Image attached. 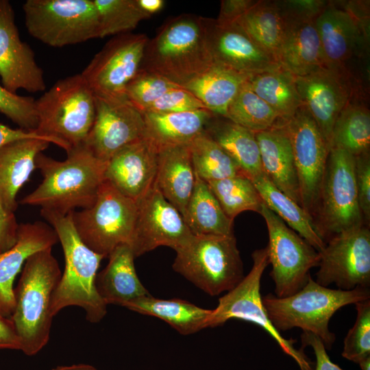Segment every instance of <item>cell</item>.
I'll return each mask as SVG.
<instances>
[{
  "mask_svg": "<svg viewBox=\"0 0 370 370\" xmlns=\"http://www.w3.org/2000/svg\"><path fill=\"white\" fill-rule=\"evenodd\" d=\"M66 153L62 161L42 153L37 156L36 167L42 180L21 200V204L40 206L62 215L93 205L105 180L106 162L96 158L84 145Z\"/></svg>",
  "mask_w": 370,
  "mask_h": 370,
  "instance_id": "1",
  "label": "cell"
},
{
  "mask_svg": "<svg viewBox=\"0 0 370 370\" xmlns=\"http://www.w3.org/2000/svg\"><path fill=\"white\" fill-rule=\"evenodd\" d=\"M208 18L184 14L166 21L146 45L141 69L180 85L213 64L207 41Z\"/></svg>",
  "mask_w": 370,
  "mask_h": 370,
  "instance_id": "2",
  "label": "cell"
},
{
  "mask_svg": "<svg viewBox=\"0 0 370 370\" xmlns=\"http://www.w3.org/2000/svg\"><path fill=\"white\" fill-rule=\"evenodd\" d=\"M62 273L58 262L47 248L31 255L26 260L14 290V307L10 317L27 356L38 354L47 344L53 316L52 296Z\"/></svg>",
  "mask_w": 370,
  "mask_h": 370,
  "instance_id": "3",
  "label": "cell"
},
{
  "mask_svg": "<svg viewBox=\"0 0 370 370\" xmlns=\"http://www.w3.org/2000/svg\"><path fill=\"white\" fill-rule=\"evenodd\" d=\"M40 214L55 230L65 260V268L54 291L51 310L53 316L71 306L81 307L90 323L99 322L107 312V305L96 288V277L104 258L87 247L74 227L71 212L62 215L46 210Z\"/></svg>",
  "mask_w": 370,
  "mask_h": 370,
  "instance_id": "4",
  "label": "cell"
},
{
  "mask_svg": "<svg viewBox=\"0 0 370 370\" xmlns=\"http://www.w3.org/2000/svg\"><path fill=\"white\" fill-rule=\"evenodd\" d=\"M369 299V288L332 289L320 285L310 277L293 295L278 297L270 293L262 297V304L278 331L300 328L318 336L325 349H330L336 339L329 329L333 314L346 305Z\"/></svg>",
  "mask_w": 370,
  "mask_h": 370,
  "instance_id": "5",
  "label": "cell"
},
{
  "mask_svg": "<svg viewBox=\"0 0 370 370\" xmlns=\"http://www.w3.org/2000/svg\"><path fill=\"white\" fill-rule=\"evenodd\" d=\"M36 132L58 140L66 152L83 145L95 116V95L81 73L58 80L35 100Z\"/></svg>",
  "mask_w": 370,
  "mask_h": 370,
  "instance_id": "6",
  "label": "cell"
},
{
  "mask_svg": "<svg viewBox=\"0 0 370 370\" xmlns=\"http://www.w3.org/2000/svg\"><path fill=\"white\" fill-rule=\"evenodd\" d=\"M175 251L173 270L210 296L231 291L244 278L234 235H194Z\"/></svg>",
  "mask_w": 370,
  "mask_h": 370,
  "instance_id": "7",
  "label": "cell"
},
{
  "mask_svg": "<svg viewBox=\"0 0 370 370\" xmlns=\"http://www.w3.org/2000/svg\"><path fill=\"white\" fill-rule=\"evenodd\" d=\"M28 33L52 47L100 38L93 0H27L23 5Z\"/></svg>",
  "mask_w": 370,
  "mask_h": 370,
  "instance_id": "8",
  "label": "cell"
},
{
  "mask_svg": "<svg viewBox=\"0 0 370 370\" xmlns=\"http://www.w3.org/2000/svg\"><path fill=\"white\" fill-rule=\"evenodd\" d=\"M354 167V156L341 149H330L314 219L325 243L333 236L365 224L358 204Z\"/></svg>",
  "mask_w": 370,
  "mask_h": 370,
  "instance_id": "9",
  "label": "cell"
},
{
  "mask_svg": "<svg viewBox=\"0 0 370 370\" xmlns=\"http://www.w3.org/2000/svg\"><path fill=\"white\" fill-rule=\"evenodd\" d=\"M137 210L135 201L105 180L93 205L74 210L71 218L84 243L105 258L120 245H130Z\"/></svg>",
  "mask_w": 370,
  "mask_h": 370,
  "instance_id": "10",
  "label": "cell"
},
{
  "mask_svg": "<svg viewBox=\"0 0 370 370\" xmlns=\"http://www.w3.org/2000/svg\"><path fill=\"white\" fill-rule=\"evenodd\" d=\"M253 264L249 273L231 291L219 299L217 306L212 310L206 323L207 328H214L232 319L255 323L267 331L282 350L293 358L301 370H313L312 363L302 349L294 346L295 340L282 336L271 322L262 304L260 281L269 264L267 247L255 250Z\"/></svg>",
  "mask_w": 370,
  "mask_h": 370,
  "instance_id": "11",
  "label": "cell"
},
{
  "mask_svg": "<svg viewBox=\"0 0 370 370\" xmlns=\"http://www.w3.org/2000/svg\"><path fill=\"white\" fill-rule=\"evenodd\" d=\"M369 8L363 1H328L315 18L327 68L349 71L348 62L367 53Z\"/></svg>",
  "mask_w": 370,
  "mask_h": 370,
  "instance_id": "12",
  "label": "cell"
},
{
  "mask_svg": "<svg viewBox=\"0 0 370 370\" xmlns=\"http://www.w3.org/2000/svg\"><path fill=\"white\" fill-rule=\"evenodd\" d=\"M259 214L268 230L267 248L272 266L270 275L275 284V295H292L307 283L311 277L310 269L319 266V252L264 203Z\"/></svg>",
  "mask_w": 370,
  "mask_h": 370,
  "instance_id": "13",
  "label": "cell"
},
{
  "mask_svg": "<svg viewBox=\"0 0 370 370\" xmlns=\"http://www.w3.org/2000/svg\"><path fill=\"white\" fill-rule=\"evenodd\" d=\"M148 41L145 34L116 35L95 55L81 75L95 97L127 101L126 87L140 69Z\"/></svg>",
  "mask_w": 370,
  "mask_h": 370,
  "instance_id": "14",
  "label": "cell"
},
{
  "mask_svg": "<svg viewBox=\"0 0 370 370\" xmlns=\"http://www.w3.org/2000/svg\"><path fill=\"white\" fill-rule=\"evenodd\" d=\"M284 126L292 146L301 206L314 220L330 147L304 106L297 110Z\"/></svg>",
  "mask_w": 370,
  "mask_h": 370,
  "instance_id": "15",
  "label": "cell"
},
{
  "mask_svg": "<svg viewBox=\"0 0 370 370\" xmlns=\"http://www.w3.org/2000/svg\"><path fill=\"white\" fill-rule=\"evenodd\" d=\"M316 282L328 287L334 283L341 290L370 286V230L367 225L329 238L319 252Z\"/></svg>",
  "mask_w": 370,
  "mask_h": 370,
  "instance_id": "16",
  "label": "cell"
},
{
  "mask_svg": "<svg viewBox=\"0 0 370 370\" xmlns=\"http://www.w3.org/2000/svg\"><path fill=\"white\" fill-rule=\"evenodd\" d=\"M137 207L130 245L135 258L160 246L176 250L193 237L182 214L165 199L155 184L137 203Z\"/></svg>",
  "mask_w": 370,
  "mask_h": 370,
  "instance_id": "17",
  "label": "cell"
},
{
  "mask_svg": "<svg viewBox=\"0 0 370 370\" xmlns=\"http://www.w3.org/2000/svg\"><path fill=\"white\" fill-rule=\"evenodd\" d=\"M295 77L297 92L330 147L336 119L349 103L358 101L354 75L348 71L322 69Z\"/></svg>",
  "mask_w": 370,
  "mask_h": 370,
  "instance_id": "18",
  "label": "cell"
},
{
  "mask_svg": "<svg viewBox=\"0 0 370 370\" xmlns=\"http://www.w3.org/2000/svg\"><path fill=\"white\" fill-rule=\"evenodd\" d=\"M95 119L84 145L107 162L121 149L145 136V123L143 113L128 101L95 96Z\"/></svg>",
  "mask_w": 370,
  "mask_h": 370,
  "instance_id": "19",
  "label": "cell"
},
{
  "mask_svg": "<svg viewBox=\"0 0 370 370\" xmlns=\"http://www.w3.org/2000/svg\"><path fill=\"white\" fill-rule=\"evenodd\" d=\"M0 77L2 86L13 93L18 89L34 93L46 88L43 71L31 47L21 39L8 0H0Z\"/></svg>",
  "mask_w": 370,
  "mask_h": 370,
  "instance_id": "20",
  "label": "cell"
},
{
  "mask_svg": "<svg viewBox=\"0 0 370 370\" xmlns=\"http://www.w3.org/2000/svg\"><path fill=\"white\" fill-rule=\"evenodd\" d=\"M207 41L214 64L238 73L251 75L280 67L237 23L221 25L208 18Z\"/></svg>",
  "mask_w": 370,
  "mask_h": 370,
  "instance_id": "21",
  "label": "cell"
},
{
  "mask_svg": "<svg viewBox=\"0 0 370 370\" xmlns=\"http://www.w3.org/2000/svg\"><path fill=\"white\" fill-rule=\"evenodd\" d=\"M158 150L146 138L118 151L106 162L105 180L136 204L155 183Z\"/></svg>",
  "mask_w": 370,
  "mask_h": 370,
  "instance_id": "22",
  "label": "cell"
},
{
  "mask_svg": "<svg viewBox=\"0 0 370 370\" xmlns=\"http://www.w3.org/2000/svg\"><path fill=\"white\" fill-rule=\"evenodd\" d=\"M58 241L53 228L42 221L21 223L17 239L9 249L0 253V314L10 318L14 307V281L27 259L33 254L52 247Z\"/></svg>",
  "mask_w": 370,
  "mask_h": 370,
  "instance_id": "23",
  "label": "cell"
},
{
  "mask_svg": "<svg viewBox=\"0 0 370 370\" xmlns=\"http://www.w3.org/2000/svg\"><path fill=\"white\" fill-rule=\"evenodd\" d=\"M282 14L285 31L277 60L280 67L295 77L327 68L316 18Z\"/></svg>",
  "mask_w": 370,
  "mask_h": 370,
  "instance_id": "24",
  "label": "cell"
},
{
  "mask_svg": "<svg viewBox=\"0 0 370 370\" xmlns=\"http://www.w3.org/2000/svg\"><path fill=\"white\" fill-rule=\"evenodd\" d=\"M255 135L264 174L280 190L301 206L292 146L284 124Z\"/></svg>",
  "mask_w": 370,
  "mask_h": 370,
  "instance_id": "25",
  "label": "cell"
},
{
  "mask_svg": "<svg viewBox=\"0 0 370 370\" xmlns=\"http://www.w3.org/2000/svg\"><path fill=\"white\" fill-rule=\"evenodd\" d=\"M50 143L39 138H27L10 143L0 148V202L14 212L16 197L36 169L37 156Z\"/></svg>",
  "mask_w": 370,
  "mask_h": 370,
  "instance_id": "26",
  "label": "cell"
},
{
  "mask_svg": "<svg viewBox=\"0 0 370 370\" xmlns=\"http://www.w3.org/2000/svg\"><path fill=\"white\" fill-rule=\"evenodd\" d=\"M157 150L154 184L183 216L195 182L189 145L165 147Z\"/></svg>",
  "mask_w": 370,
  "mask_h": 370,
  "instance_id": "27",
  "label": "cell"
},
{
  "mask_svg": "<svg viewBox=\"0 0 370 370\" xmlns=\"http://www.w3.org/2000/svg\"><path fill=\"white\" fill-rule=\"evenodd\" d=\"M108 258V264L97 273L95 282L98 294L107 306H123L128 301L149 295L137 275L135 256L129 244L116 247Z\"/></svg>",
  "mask_w": 370,
  "mask_h": 370,
  "instance_id": "28",
  "label": "cell"
},
{
  "mask_svg": "<svg viewBox=\"0 0 370 370\" xmlns=\"http://www.w3.org/2000/svg\"><path fill=\"white\" fill-rule=\"evenodd\" d=\"M145 123V136L159 148L189 145L203 133L215 116L207 109L157 113L142 112Z\"/></svg>",
  "mask_w": 370,
  "mask_h": 370,
  "instance_id": "29",
  "label": "cell"
},
{
  "mask_svg": "<svg viewBox=\"0 0 370 370\" xmlns=\"http://www.w3.org/2000/svg\"><path fill=\"white\" fill-rule=\"evenodd\" d=\"M205 132L251 180L263 173L255 132L217 115L210 120Z\"/></svg>",
  "mask_w": 370,
  "mask_h": 370,
  "instance_id": "30",
  "label": "cell"
},
{
  "mask_svg": "<svg viewBox=\"0 0 370 370\" xmlns=\"http://www.w3.org/2000/svg\"><path fill=\"white\" fill-rule=\"evenodd\" d=\"M249 76L214 64L182 87L212 114L226 118L229 106Z\"/></svg>",
  "mask_w": 370,
  "mask_h": 370,
  "instance_id": "31",
  "label": "cell"
},
{
  "mask_svg": "<svg viewBox=\"0 0 370 370\" xmlns=\"http://www.w3.org/2000/svg\"><path fill=\"white\" fill-rule=\"evenodd\" d=\"M123 306L142 314L159 318L183 335L207 328L206 323L212 312L186 300L158 299L150 294L128 301Z\"/></svg>",
  "mask_w": 370,
  "mask_h": 370,
  "instance_id": "32",
  "label": "cell"
},
{
  "mask_svg": "<svg viewBox=\"0 0 370 370\" xmlns=\"http://www.w3.org/2000/svg\"><path fill=\"white\" fill-rule=\"evenodd\" d=\"M263 203L319 252L325 246L310 215L262 173L251 180Z\"/></svg>",
  "mask_w": 370,
  "mask_h": 370,
  "instance_id": "33",
  "label": "cell"
},
{
  "mask_svg": "<svg viewBox=\"0 0 370 370\" xmlns=\"http://www.w3.org/2000/svg\"><path fill=\"white\" fill-rule=\"evenodd\" d=\"M182 217L195 236L234 235V220L227 217L208 184L196 174L193 190Z\"/></svg>",
  "mask_w": 370,
  "mask_h": 370,
  "instance_id": "34",
  "label": "cell"
},
{
  "mask_svg": "<svg viewBox=\"0 0 370 370\" xmlns=\"http://www.w3.org/2000/svg\"><path fill=\"white\" fill-rule=\"evenodd\" d=\"M237 23L258 47L278 63L285 21L277 1H256Z\"/></svg>",
  "mask_w": 370,
  "mask_h": 370,
  "instance_id": "35",
  "label": "cell"
},
{
  "mask_svg": "<svg viewBox=\"0 0 370 370\" xmlns=\"http://www.w3.org/2000/svg\"><path fill=\"white\" fill-rule=\"evenodd\" d=\"M247 82L284 123L304 106L294 75L281 67L249 75Z\"/></svg>",
  "mask_w": 370,
  "mask_h": 370,
  "instance_id": "36",
  "label": "cell"
},
{
  "mask_svg": "<svg viewBox=\"0 0 370 370\" xmlns=\"http://www.w3.org/2000/svg\"><path fill=\"white\" fill-rule=\"evenodd\" d=\"M330 148L343 149L354 157L369 153L370 111L364 103L352 101L340 112L332 128Z\"/></svg>",
  "mask_w": 370,
  "mask_h": 370,
  "instance_id": "37",
  "label": "cell"
},
{
  "mask_svg": "<svg viewBox=\"0 0 370 370\" xmlns=\"http://www.w3.org/2000/svg\"><path fill=\"white\" fill-rule=\"evenodd\" d=\"M189 149L195 173L206 182L243 173L205 131L189 144Z\"/></svg>",
  "mask_w": 370,
  "mask_h": 370,
  "instance_id": "38",
  "label": "cell"
},
{
  "mask_svg": "<svg viewBox=\"0 0 370 370\" xmlns=\"http://www.w3.org/2000/svg\"><path fill=\"white\" fill-rule=\"evenodd\" d=\"M228 218L251 210L260 213L263 201L252 180L243 173L206 182Z\"/></svg>",
  "mask_w": 370,
  "mask_h": 370,
  "instance_id": "39",
  "label": "cell"
},
{
  "mask_svg": "<svg viewBox=\"0 0 370 370\" xmlns=\"http://www.w3.org/2000/svg\"><path fill=\"white\" fill-rule=\"evenodd\" d=\"M226 118L255 133L285 123L277 112L251 89L247 81L229 106Z\"/></svg>",
  "mask_w": 370,
  "mask_h": 370,
  "instance_id": "40",
  "label": "cell"
},
{
  "mask_svg": "<svg viewBox=\"0 0 370 370\" xmlns=\"http://www.w3.org/2000/svg\"><path fill=\"white\" fill-rule=\"evenodd\" d=\"M97 10L100 38L130 33L143 21L149 18L137 0H93Z\"/></svg>",
  "mask_w": 370,
  "mask_h": 370,
  "instance_id": "41",
  "label": "cell"
},
{
  "mask_svg": "<svg viewBox=\"0 0 370 370\" xmlns=\"http://www.w3.org/2000/svg\"><path fill=\"white\" fill-rule=\"evenodd\" d=\"M180 86L165 77L140 69L127 84L125 90L127 101L143 112L167 91Z\"/></svg>",
  "mask_w": 370,
  "mask_h": 370,
  "instance_id": "42",
  "label": "cell"
},
{
  "mask_svg": "<svg viewBox=\"0 0 370 370\" xmlns=\"http://www.w3.org/2000/svg\"><path fill=\"white\" fill-rule=\"evenodd\" d=\"M357 315L344 339L342 356L354 362L370 356V299L355 304Z\"/></svg>",
  "mask_w": 370,
  "mask_h": 370,
  "instance_id": "43",
  "label": "cell"
},
{
  "mask_svg": "<svg viewBox=\"0 0 370 370\" xmlns=\"http://www.w3.org/2000/svg\"><path fill=\"white\" fill-rule=\"evenodd\" d=\"M0 113L19 126V128L36 132L38 119L35 99L11 92L0 85Z\"/></svg>",
  "mask_w": 370,
  "mask_h": 370,
  "instance_id": "44",
  "label": "cell"
},
{
  "mask_svg": "<svg viewBox=\"0 0 370 370\" xmlns=\"http://www.w3.org/2000/svg\"><path fill=\"white\" fill-rule=\"evenodd\" d=\"M206 108L192 93L180 86L163 94L141 112L171 113Z\"/></svg>",
  "mask_w": 370,
  "mask_h": 370,
  "instance_id": "45",
  "label": "cell"
},
{
  "mask_svg": "<svg viewBox=\"0 0 370 370\" xmlns=\"http://www.w3.org/2000/svg\"><path fill=\"white\" fill-rule=\"evenodd\" d=\"M358 204L365 224L370 225V153L354 157Z\"/></svg>",
  "mask_w": 370,
  "mask_h": 370,
  "instance_id": "46",
  "label": "cell"
},
{
  "mask_svg": "<svg viewBox=\"0 0 370 370\" xmlns=\"http://www.w3.org/2000/svg\"><path fill=\"white\" fill-rule=\"evenodd\" d=\"M277 2L283 14L310 18H316L328 3L321 0H288Z\"/></svg>",
  "mask_w": 370,
  "mask_h": 370,
  "instance_id": "47",
  "label": "cell"
},
{
  "mask_svg": "<svg viewBox=\"0 0 370 370\" xmlns=\"http://www.w3.org/2000/svg\"><path fill=\"white\" fill-rule=\"evenodd\" d=\"M18 225L14 213L7 210L0 202V253L15 244Z\"/></svg>",
  "mask_w": 370,
  "mask_h": 370,
  "instance_id": "48",
  "label": "cell"
},
{
  "mask_svg": "<svg viewBox=\"0 0 370 370\" xmlns=\"http://www.w3.org/2000/svg\"><path fill=\"white\" fill-rule=\"evenodd\" d=\"M255 2L253 0L221 1L219 14L215 21L221 25L236 23Z\"/></svg>",
  "mask_w": 370,
  "mask_h": 370,
  "instance_id": "49",
  "label": "cell"
},
{
  "mask_svg": "<svg viewBox=\"0 0 370 370\" xmlns=\"http://www.w3.org/2000/svg\"><path fill=\"white\" fill-rule=\"evenodd\" d=\"M301 341L303 347L310 346L314 351L316 358L314 370H343L330 360L322 341L318 336L310 332H303Z\"/></svg>",
  "mask_w": 370,
  "mask_h": 370,
  "instance_id": "50",
  "label": "cell"
},
{
  "mask_svg": "<svg viewBox=\"0 0 370 370\" xmlns=\"http://www.w3.org/2000/svg\"><path fill=\"white\" fill-rule=\"evenodd\" d=\"M27 138L42 139L60 147V144L58 140L40 135L36 132L26 131L21 128L13 129L0 123V148L10 143Z\"/></svg>",
  "mask_w": 370,
  "mask_h": 370,
  "instance_id": "51",
  "label": "cell"
},
{
  "mask_svg": "<svg viewBox=\"0 0 370 370\" xmlns=\"http://www.w3.org/2000/svg\"><path fill=\"white\" fill-rule=\"evenodd\" d=\"M0 349L21 351V344L10 318L0 314Z\"/></svg>",
  "mask_w": 370,
  "mask_h": 370,
  "instance_id": "52",
  "label": "cell"
},
{
  "mask_svg": "<svg viewBox=\"0 0 370 370\" xmlns=\"http://www.w3.org/2000/svg\"><path fill=\"white\" fill-rule=\"evenodd\" d=\"M139 8L149 16L160 12L165 4L164 0H137Z\"/></svg>",
  "mask_w": 370,
  "mask_h": 370,
  "instance_id": "53",
  "label": "cell"
},
{
  "mask_svg": "<svg viewBox=\"0 0 370 370\" xmlns=\"http://www.w3.org/2000/svg\"><path fill=\"white\" fill-rule=\"evenodd\" d=\"M51 370H97L93 366L86 364L73 365L69 366H58Z\"/></svg>",
  "mask_w": 370,
  "mask_h": 370,
  "instance_id": "54",
  "label": "cell"
},
{
  "mask_svg": "<svg viewBox=\"0 0 370 370\" xmlns=\"http://www.w3.org/2000/svg\"><path fill=\"white\" fill-rule=\"evenodd\" d=\"M358 364L362 370H370V356L365 357Z\"/></svg>",
  "mask_w": 370,
  "mask_h": 370,
  "instance_id": "55",
  "label": "cell"
}]
</instances>
